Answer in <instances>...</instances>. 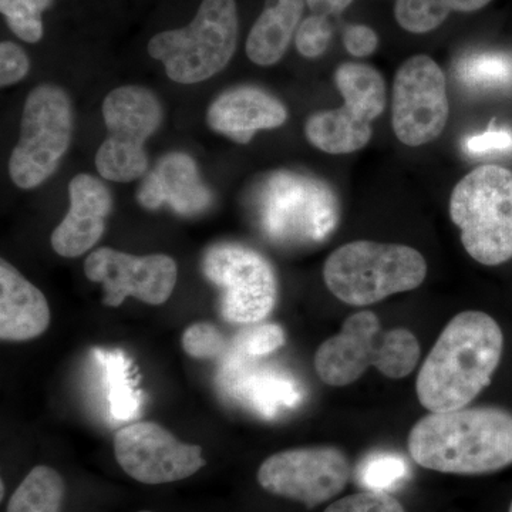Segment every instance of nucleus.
Here are the masks:
<instances>
[{
  "label": "nucleus",
  "instance_id": "5",
  "mask_svg": "<svg viewBox=\"0 0 512 512\" xmlns=\"http://www.w3.org/2000/svg\"><path fill=\"white\" fill-rule=\"evenodd\" d=\"M467 254L485 266L512 259V171L480 165L458 181L448 204Z\"/></svg>",
  "mask_w": 512,
  "mask_h": 512
},
{
  "label": "nucleus",
  "instance_id": "29",
  "mask_svg": "<svg viewBox=\"0 0 512 512\" xmlns=\"http://www.w3.org/2000/svg\"><path fill=\"white\" fill-rule=\"evenodd\" d=\"M325 512H406L403 505L382 491H362L340 498L326 508Z\"/></svg>",
  "mask_w": 512,
  "mask_h": 512
},
{
  "label": "nucleus",
  "instance_id": "3",
  "mask_svg": "<svg viewBox=\"0 0 512 512\" xmlns=\"http://www.w3.org/2000/svg\"><path fill=\"white\" fill-rule=\"evenodd\" d=\"M420 345L409 329L383 330L376 313L360 311L343 322L338 335L319 346L315 370L323 383L345 387L376 367L389 379H403L416 369Z\"/></svg>",
  "mask_w": 512,
  "mask_h": 512
},
{
  "label": "nucleus",
  "instance_id": "32",
  "mask_svg": "<svg viewBox=\"0 0 512 512\" xmlns=\"http://www.w3.org/2000/svg\"><path fill=\"white\" fill-rule=\"evenodd\" d=\"M343 45L352 56H372L379 46V36L369 26L350 25L343 33Z\"/></svg>",
  "mask_w": 512,
  "mask_h": 512
},
{
  "label": "nucleus",
  "instance_id": "18",
  "mask_svg": "<svg viewBox=\"0 0 512 512\" xmlns=\"http://www.w3.org/2000/svg\"><path fill=\"white\" fill-rule=\"evenodd\" d=\"M208 126L238 144H248L256 131L284 126L288 110L276 97L258 87L242 86L222 93L211 104Z\"/></svg>",
  "mask_w": 512,
  "mask_h": 512
},
{
  "label": "nucleus",
  "instance_id": "15",
  "mask_svg": "<svg viewBox=\"0 0 512 512\" xmlns=\"http://www.w3.org/2000/svg\"><path fill=\"white\" fill-rule=\"evenodd\" d=\"M84 274L103 285L104 305L117 308L128 296L147 305H163L173 295L178 268L168 255L136 256L100 248L87 256Z\"/></svg>",
  "mask_w": 512,
  "mask_h": 512
},
{
  "label": "nucleus",
  "instance_id": "28",
  "mask_svg": "<svg viewBox=\"0 0 512 512\" xmlns=\"http://www.w3.org/2000/svg\"><path fill=\"white\" fill-rule=\"evenodd\" d=\"M332 40L329 18L312 15L299 25L295 33L296 49L306 59H316L328 50Z\"/></svg>",
  "mask_w": 512,
  "mask_h": 512
},
{
  "label": "nucleus",
  "instance_id": "13",
  "mask_svg": "<svg viewBox=\"0 0 512 512\" xmlns=\"http://www.w3.org/2000/svg\"><path fill=\"white\" fill-rule=\"evenodd\" d=\"M448 116L447 80L439 64L427 55L407 59L393 83L392 126L400 143L421 147L437 140Z\"/></svg>",
  "mask_w": 512,
  "mask_h": 512
},
{
  "label": "nucleus",
  "instance_id": "22",
  "mask_svg": "<svg viewBox=\"0 0 512 512\" xmlns=\"http://www.w3.org/2000/svg\"><path fill=\"white\" fill-rule=\"evenodd\" d=\"M491 0H396L394 16L406 32L423 35L439 28L451 12L471 13Z\"/></svg>",
  "mask_w": 512,
  "mask_h": 512
},
{
  "label": "nucleus",
  "instance_id": "23",
  "mask_svg": "<svg viewBox=\"0 0 512 512\" xmlns=\"http://www.w3.org/2000/svg\"><path fill=\"white\" fill-rule=\"evenodd\" d=\"M96 356L106 369L111 416L117 420H128L136 416L140 407L141 393L137 390L133 363L123 350L104 352L97 349Z\"/></svg>",
  "mask_w": 512,
  "mask_h": 512
},
{
  "label": "nucleus",
  "instance_id": "20",
  "mask_svg": "<svg viewBox=\"0 0 512 512\" xmlns=\"http://www.w3.org/2000/svg\"><path fill=\"white\" fill-rule=\"evenodd\" d=\"M306 0H266L247 40V55L258 66H274L301 25Z\"/></svg>",
  "mask_w": 512,
  "mask_h": 512
},
{
  "label": "nucleus",
  "instance_id": "2",
  "mask_svg": "<svg viewBox=\"0 0 512 512\" xmlns=\"http://www.w3.org/2000/svg\"><path fill=\"white\" fill-rule=\"evenodd\" d=\"M407 447L427 470L460 476L495 473L512 464V413L500 407L429 413L410 430Z\"/></svg>",
  "mask_w": 512,
  "mask_h": 512
},
{
  "label": "nucleus",
  "instance_id": "30",
  "mask_svg": "<svg viewBox=\"0 0 512 512\" xmlns=\"http://www.w3.org/2000/svg\"><path fill=\"white\" fill-rule=\"evenodd\" d=\"M237 345L249 356H264L285 345L284 329L275 323L254 326L237 336Z\"/></svg>",
  "mask_w": 512,
  "mask_h": 512
},
{
  "label": "nucleus",
  "instance_id": "1",
  "mask_svg": "<svg viewBox=\"0 0 512 512\" xmlns=\"http://www.w3.org/2000/svg\"><path fill=\"white\" fill-rule=\"evenodd\" d=\"M504 335L487 313H458L443 329L416 379L417 399L430 413L464 409L491 383Z\"/></svg>",
  "mask_w": 512,
  "mask_h": 512
},
{
  "label": "nucleus",
  "instance_id": "16",
  "mask_svg": "<svg viewBox=\"0 0 512 512\" xmlns=\"http://www.w3.org/2000/svg\"><path fill=\"white\" fill-rule=\"evenodd\" d=\"M70 210L53 231L52 247L57 255L77 258L100 241L111 211V194L106 185L89 174L70 181Z\"/></svg>",
  "mask_w": 512,
  "mask_h": 512
},
{
  "label": "nucleus",
  "instance_id": "34",
  "mask_svg": "<svg viewBox=\"0 0 512 512\" xmlns=\"http://www.w3.org/2000/svg\"><path fill=\"white\" fill-rule=\"evenodd\" d=\"M352 2L353 0H306V5L312 10V15L330 18L340 15Z\"/></svg>",
  "mask_w": 512,
  "mask_h": 512
},
{
  "label": "nucleus",
  "instance_id": "31",
  "mask_svg": "<svg viewBox=\"0 0 512 512\" xmlns=\"http://www.w3.org/2000/svg\"><path fill=\"white\" fill-rule=\"evenodd\" d=\"M30 62L22 47L12 42H3L0 45V84L2 87L25 79L29 73Z\"/></svg>",
  "mask_w": 512,
  "mask_h": 512
},
{
  "label": "nucleus",
  "instance_id": "35",
  "mask_svg": "<svg viewBox=\"0 0 512 512\" xmlns=\"http://www.w3.org/2000/svg\"><path fill=\"white\" fill-rule=\"evenodd\" d=\"M5 491V481L2 480V483H0V498H2V500L5 498Z\"/></svg>",
  "mask_w": 512,
  "mask_h": 512
},
{
  "label": "nucleus",
  "instance_id": "24",
  "mask_svg": "<svg viewBox=\"0 0 512 512\" xmlns=\"http://www.w3.org/2000/svg\"><path fill=\"white\" fill-rule=\"evenodd\" d=\"M409 474V464L403 457L392 453L369 456L357 470L359 483L366 490L389 493L399 487Z\"/></svg>",
  "mask_w": 512,
  "mask_h": 512
},
{
  "label": "nucleus",
  "instance_id": "19",
  "mask_svg": "<svg viewBox=\"0 0 512 512\" xmlns=\"http://www.w3.org/2000/svg\"><path fill=\"white\" fill-rule=\"evenodd\" d=\"M46 296L15 266L0 262V339L25 342L39 338L50 325Z\"/></svg>",
  "mask_w": 512,
  "mask_h": 512
},
{
  "label": "nucleus",
  "instance_id": "8",
  "mask_svg": "<svg viewBox=\"0 0 512 512\" xmlns=\"http://www.w3.org/2000/svg\"><path fill=\"white\" fill-rule=\"evenodd\" d=\"M342 107L312 114L305 124L309 143L323 153L350 154L362 150L372 138V121L386 107V84L369 64L343 63L335 72Z\"/></svg>",
  "mask_w": 512,
  "mask_h": 512
},
{
  "label": "nucleus",
  "instance_id": "37",
  "mask_svg": "<svg viewBox=\"0 0 512 512\" xmlns=\"http://www.w3.org/2000/svg\"><path fill=\"white\" fill-rule=\"evenodd\" d=\"M508 512H512V503H511V505H510V511H508Z\"/></svg>",
  "mask_w": 512,
  "mask_h": 512
},
{
  "label": "nucleus",
  "instance_id": "6",
  "mask_svg": "<svg viewBox=\"0 0 512 512\" xmlns=\"http://www.w3.org/2000/svg\"><path fill=\"white\" fill-rule=\"evenodd\" d=\"M237 42L235 0H202L190 25L158 33L148 43V53L164 64L171 80L194 84L225 69Z\"/></svg>",
  "mask_w": 512,
  "mask_h": 512
},
{
  "label": "nucleus",
  "instance_id": "14",
  "mask_svg": "<svg viewBox=\"0 0 512 512\" xmlns=\"http://www.w3.org/2000/svg\"><path fill=\"white\" fill-rule=\"evenodd\" d=\"M114 456L128 477L147 485L185 480L207 464L200 446L183 443L153 421H137L117 431Z\"/></svg>",
  "mask_w": 512,
  "mask_h": 512
},
{
  "label": "nucleus",
  "instance_id": "33",
  "mask_svg": "<svg viewBox=\"0 0 512 512\" xmlns=\"http://www.w3.org/2000/svg\"><path fill=\"white\" fill-rule=\"evenodd\" d=\"M466 148L471 154L511 150L512 134L507 133V131H488V133L480 134V136L468 138Z\"/></svg>",
  "mask_w": 512,
  "mask_h": 512
},
{
  "label": "nucleus",
  "instance_id": "11",
  "mask_svg": "<svg viewBox=\"0 0 512 512\" xmlns=\"http://www.w3.org/2000/svg\"><path fill=\"white\" fill-rule=\"evenodd\" d=\"M201 266L208 281L221 289L220 312L228 323L256 325L274 311L278 278L255 249L221 242L205 252Z\"/></svg>",
  "mask_w": 512,
  "mask_h": 512
},
{
  "label": "nucleus",
  "instance_id": "36",
  "mask_svg": "<svg viewBox=\"0 0 512 512\" xmlns=\"http://www.w3.org/2000/svg\"><path fill=\"white\" fill-rule=\"evenodd\" d=\"M137 512H153V511L143 510V511H137Z\"/></svg>",
  "mask_w": 512,
  "mask_h": 512
},
{
  "label": "nucleus",
  "instance_id": "25",
  "mask_svg": "<svg viewBox=\"0 0 512 512\" xmlns=\"http://www.w3.org/2000/svg\"><path fill=\"white\" fill-rule=\"evenodd\" d=\"M52 0H0V10L9 28L23 42L36 43L43 37L42 13Z\"/></svg>",
  "mask_w": 512,
  "mask_h": 512
},
{
  "label": "nucleus",
  "instance_id": "26",
  "mask_svg": "<svg viewBox=\"0 0 512 512\" xmlns=\"http://www.w3.org/2000/svg\"><path fill=\"white\" fill-rule=\"evenodd\" d=\"M458 74L471 87L503 86L512 80V62L507 56H471L461 60Z\"/></svg>",
  "mask_w": 512,
  "mask_h": 512
},
{
  "label": "nucleus",
  "instance_id": "12",
  "mask_svg": "<svg viewBox=\"0 0 512 512\" xmlns=\"http://www.w3.org/2000/svg\"><path fill=\"white\" fill-rule=\"evenodd\" d=\"M350 473L348 457L339 448L301 447L266 458L256 480L266 493L313 508L342 493Z\"/></svg>",
  "mask_w": 512,
  "mask_h": 512
},
{
  "label": "nucleus",
  "instance_id": "7",
  "mask_svg": "<svg viewBox=\"0 0 512 512\" xmlns=\"http://www.w3.org/2000/svg\"><path fill=\"white\" fill-rule=\"evenodd\" d=\"M72 101L62 87L42 84L30 92L20 121V137L9 161L13 183L32 190L45 183L72 141Z\"/></svg>",
  "mask_w": 512,
  "mask_h": 512
},
{
  "label": "nucleus",
  "instance_id": "4",
  "mask_svg": "<svg viewBox=\"0 0 512 512\" xmlns=\"http://www.w3.org/2000/svg\"><path fill=\"white\" fill-rule=\"evenodd\" d=\"M427 262L417 249L399 244L353 241L333 251L323 265V279L339 301L369 306L419 288Z\"/></svg>",
  "mask_w": 512,
  "mask_h": 512
},
{
  "label": "nucleus",
  "instance_id": "9",
  "mask_svg": "<svg viewBox=\"0 0 512 512\" xmlns=\"http://www.w3.org/2000/svg\"><path fill=\"white\" fill-rule=\"evenodd\" d=\"M107 137L96 154L97 171L104 180L130 183L146 173L144 144L163 121V106L146 87L123 86L104 99Z\"/></svg>",
  "mask_w": 512,
  "mask_h": 512
},
{
  "label": "nucleus",
  "instance_id": "17",
  "mask_svg": "<svg viewBox=\"0 0 512 512\" xmlns=\"http://www.w3.org/2000/svg\"><path fill=\"white\" fill-rule=\"evenodd\" d=\"M137 198L148 210L168 205L184 217L207 211L212 202L211 191L201 183L197 164L183 153L161 158L140 185Z\"/></svg>",
  "mask_w": 512,
  "mask_h": 512
},
{
  "label": "nucleus",
  "instance_id": "21",
  "mask_svg": "<svg viewBox=\"0 0 512 512\" xmlns=\"http://www.w3.org/2000/svg\"><path fill=\"white\" fill-rule=\"evenodd\" d=\"M64 494L66 484L55 468L36 466L10 497L6 512H60Z\"/></svg>",
  "mask_w": 512,
  "mask_h": 512
},
{
  "label": "nucleus",
  "instance_id": "27",
  "mask_svg": "<svg viewBox=\"0 0 512 512\" xmlns=\"http://www.w3.org/2000/svg\"><path fill=\"white\" fill-rule=\"evenodd\" d=\"M184 352L194 359H217L224 355L227 342L217 326L208 322H198L185 329L183 339Z\"/></svg>",
  "mask_w": 512,
  "mask_h": 512
},
{
  "label": "nucleus",
  "instance_id": "10",
  "mask_svg": "<svg viewBox=\"0 0 512 512\" xmlns=\"http://www.w3.org/2000/svg\"><path fill=\"white\" fill-rule=\"evenodd\" d=\"M258 200L262 227L276 241H322L338 224L335 194L322 181L306 175L272 174L262 184Z\"/></svg>",
  "mask_w": 512,
  "mask_h": 512
}]
</instances>
